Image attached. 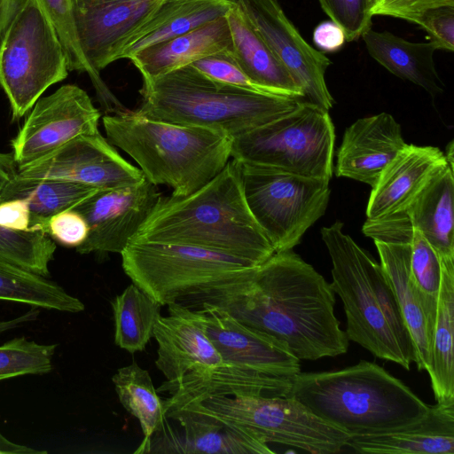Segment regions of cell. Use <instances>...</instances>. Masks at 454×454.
Instances as JSON below:
<instances>
[{
  "mask_svg": "<svg viewBox=\"0 0 454 454\" xmlns=\"http://www.w3.org/2000/svg\"><path fill=\"white\" fill-rule=\"evenodd\" d=\"M400 125L387 113L358 119L346 129L337 153L335 175L372 188L405 146Z\"/></svg>",
  "mask_w": 454,
  "mask_h": 454,
  "instance_id": "obj_20",
  "label": "cell"
},
{
  "mask_svg": "<svg viewBox=\"0 0 454 454\" xmlns=\"http://www.w3.org/2000/svg\"><path fill=\"white\" fill-rule=\"evenodd\" d=\"M231 0H162L148 19L123 43L116 60L194 30L226 15Z\"/></svg>",
  "mask_w": 454,
  "mask_h": 454,
  "instance_id": "obj_25",
  "label": "cell"
},
{
  "mask_svg": "<svg viewBox=\"0 0 454 454\" xmlns=\"http://www.w3.org/2000/svg\"><path fill=\"white\" fill-rule=\"evenodd\" d=\"M225 17L231 35L232 57L241 70L271 93L301 100V90L244 12L233 4Z\"/></svg>",
  "mask_w": 454,
  "mask_h": 454,
  "instance_id": "obj_26",
  "label": "cell"
},
{
  "mask_svg": "<svg viewBox=\"0 0 454 454\" xmlns=\"http://www.w3.org/2000/svg\"><path fill=\"white\" fill-rule=\"evenodd\" d=\"M46 450H35L8 440L0 431V454H45Z\"/></svg>",
  "mask_w": 454,
  "mask_h": 454,
  "instance_id": "obj_48",
  "label": "cell"
},
{
  "mask_svg": "<svg viewBox=\"0 0 454 454\" xmlns=\"http://www.w3.org/2000/svg\"><path fill=\"white\" fill-rule=\"evenodd\" d=\"M370 56L395 76L435 96L443 84L434 61L437 51L432 43H413L390 32L369 28L362 35Z\"/></svg>",
  "mask_w": 454,
  "mask_h": 454,
  "instance_id": "obj_27",
  "label": "cell"
},
{
  "mask_svg": "<svg viewBox=\"0 0 454 454\" xmlns=\"http://www.w3.org/2000/svg\"><path fill=\"white\" fill-rule=\"evenodd\" d=\"M335 222L321 229L331 257V286L343 303L345 331L374 356L409 370L415 362L412 340L397 300L380 265Z\"/></svg>",
  "mask_w": 454,
  "mask_h": 454,
  "instance_id": "obj_4",
  "label": "cell"
},
{
  "mask_svg": "<svg viewBox=\"0 0 454 454\" xmlns=\"http://www.w3.org/2000/svg\"><path fill=\"white\" fill-rule=\"evenodd\" d=\"M429 35L437 50L454 51V6H439L426 11L417 23Z\"/></svg>",
  "mask_w": 454,
  "mask_h": 454,
  "instance_id": "obj_42",
  "label": "cell"
},
{
  "mask_svg": "<svg viewBox=\"0 0 454 454\" xmlns=\"http://www.w3.org/2000/svg\"><path fill=\"white\" fill-rule=\"evenodd\" d=\"M67 54L41 0H20L0 40V86L13 120L68 74Z\"/></svg>",
  "mask_w": 454,
  "mask_h": 454,
  "instance_id": "obj_7",
  "label": "cell"
},
{
  "mask_svg": "<svg viewBox=\"0 0 454 454\" xmlns=\"http://www.w3.org/2000/svg\"><path fill=\"white\" fill-rule=\"evenodd\" d=\"M369 14L390 16L417 23L427 10L439 6H454V0H366Z\"/></svg>",
  "mask_w": 454,
  "mask_h": 454,
  "instance_id": "obj_41",
  "label": "cell"
},
{
  "mask_svg": "<svg viewBox=\"0 0 454 454\" xmlns=\"http://www.w3.org/2000/svg\"><path fill=\"white\" fill-rule=\"evenodd\" d=\"M302 92V101L329 111L334 100L325 75L332 64L303 39L278 0H231Z\"/></svg>",
  "mask_w": 454,
  "mask_h": 454,
  "instance_id": "obj_13",
  "label": "cell"
},
{
  "mask_svg": "<svg viewBox=\"0 0 454 454\" xmlns=\"http://www.w3.org/2000/svg\"><path fill=\"white\" fill-rule=\"evenodd\" d=\"M291 386V379L223 364L187 374L164 400L166 417L215 396H286Z\"/></svg>",
  "mask_w": 454,
  "mask_h": 454,
  "instance_id": "obj_22",
  "label": "cell"
},
{
  "mask_svg": "<svg viewBox=\"0 0 454 454\" xmlns=\"http://www.w3.org/2000/svg\"><path fill=\"white\" fill-rule=\"evenodd\" d=\"M454 176L447 165L435 175L405 210L440 259L454 258Z\"/></svg>",
  "mask_w": 454,
  "mask_h": 454,
  "instance_id": "obj_29",
  "label": "cell"
},
{
  "mask_svg": "<svg viewBox=\"0 0 454 454\" xmlns=\"http://www.w3.org/2000/svg\"><path fill=\"white\" fill-rule=\"evenodd\" d=\"M98 189L62 179H27L16 175L3 190L0 203L24 199L30 210L29 230L46 232L50 219L72 209ZM47 233V232H46Z\"/></svg>",
  "mask_w": 454,
  "mask_h": 454,
  "instance_id": "obj_31",
  "label": "cell"
},
{
  "mask_svg": "<svg viewBox=\"0 0 454 454\" xmlns=\"http://www.w3.org/2000/svg\"><path fill=\"white\" fill-rule=\"evenodd\" d=\"M330 20L345 32L347 42H352L372 27L366 0H317Z\"/></svg>",
  "mask_w": 454,
  "mask_h": 454,
  "instance_id": "obj_39",
  "label": "cell"
},
{
  "mask_svg": "<svg viewBox=\"0 0 454 454\" xmlns=\"http://www.w3.org/2000/svg\"><path fill=\"white\" fill-rule=\"evenodd\" d=\"M362 231L374 241L389 243H411L413 234L412 224L405 211L383 218L367 219Z\"/></svg>",
  "mask_w": 454,
  "mask_h": 454,
  "instance_id": "obj_44",
  "label": "cell"
},
{
  "mask_svg": "<svg viewBox=\"0 0 454 454\" xmlns=\"http://www.w3.org/2000/svg\"><path fill=\"white\" fill-rule=\"evenodd\" d=\"M411 276L422 302L428 338L435 319L441 262L434 248L414 228L411 241Z\"/></svg>",
  "mask_w": 454,
  "mask_h": 454,
  "instance_id": "obj_37",
  "label": "cell"
},
{
  "mask_svg": "<svg viewBox=\"0 0 454 454\" xmlns=\"http://www.w3.org/2000/svg\"><path fill=\"white\" fill-rule=\"evenodd\" d=\"M56 348L57 344H40L25 337L6 341L0 346V381L49 373Z\"/></svg>",
  "mask_w": 454,
  "mask_h": 454,
  "instance_id": "obj_38",
  "label": "cell"
},
{
  "mask_svg": "<svg viewBox=\"0 0 454 454\" xmlns=\"http://www.w3.org/2000/svg\"><path fill=\"white\" fill-rule=\"evenodd\" d=\"M46 232L62 246L76 248L87 239L89 226L80 213L67 209L50 219Z\"/></svg>",
  "mask_w": 454,
  "mask_h": 454,
  "instance_id": "obj_43",
  "label": "cell"
},
{
  "mask_svg": "<svg viewBox=\"0 0 454 454\" xmlns=\"http://www.w3.org/2000/svg\"><path fill=\"white\" fill-rule=\"evenodd\" d=\"M235 160L248 208L275 252L293 249L325 213L330 180Z\"/></svg>",
  "mask_w": 454,
  "mask_h": 454,
  "instance_id": "obj_11",
  "label": "cell"
},
{
  "mask_svg": "<svg viewBox=\"0 0 454 454\" xmlns=\"http://www.w3.org/2000/svg\"><path fill=\"white\" fill-rule=\"evenodd\" d=\"M178 302L191 309L218 306L285 343L299 360L337 356L349 346L334 314L331 284L293 249L275 252L245 274L200 288Z\"/></svg>",
  "mask_w": 454,
  "mask_h": 454,
  "instance_id": "obj_1",
  "label": "cell"
},
{
  "mask_svg": "<svg viewBox=\"0 0 454 454\" xmlns=\"http://www.w3.org/2000/svg\"><path fill=\"white\" fill-rule=\"evenodd\" d=\"M0 300L35 308L79 313L84 303L47 278L0 261Z\"/></svg>",
  "mask_w": 454,
  "mask_h": 454,
  "instance_id": "obj_34",
  "label": "cell"
},
{
  "mask_svg": "<svg viewBox=\"0 0 454 454\" xmlns=\"http://www.w3.org/2000/svg\"><path fill=\"white\" fill-rule=\"evenodd\" d=\"M162 0H74L78 41L98 72L116 61L123 43Z\"/></svg>",
  "mask_w": 454,
  "mask_h": 454,
  "instance_id": "obj_18",
  "label": "cell"
},
{
  "mask_svg": "<svg viewBox=\"0 0 454 454\" xmlns=\"http://www.w3.org/2000/svg\"><path fill=\"white\" fill-rule=\"evenodd\" d=\"M27 179H62L98 190L134 185L142 171L128 162L99 131L80 135L18 170Z\"/></svg>",
  "mask_w": 454,
  "mask_h": 454,
  "instance_id": "obj_14",
  "label": "cell"
},
{
  "mask_svg": "<svg viewBox=\"0 0 454 454\" xmlns=\"http://www.w3.org/2000/svg\"><path fill=\"white\" fill-rule=\"evenodd\" d=\"M313 42L322 51L335 52L343 47L347 38L344 30L330 20L319 23L314 28Z\"/></svg>",
  "mask_w": 454,
  "mask_h": 454,
  "instance_id": "obj_46",
  "label": "cell"
},
{
  "mask_svg": "<svg viewBox=\"0 0 454 454\" xmlns=\"http://www.w3.org/2000/svg\"><path fill=\"white\" fill-rule=\"evenodd\" d=\"M232 54V40L226 17H221L194 30L148 46L129 60L148 82L186 67L201 59Z\"/></svg>",
  "mask_w": 454,
  "mask_h": 454,
  "instance_id": "obj_24",
  "label": "cell"
},
{
  "mask_svg": "<svg viewBox=\"0 0 454 454\" xmlns=\"http://www.w3.org/2000/svg\"><path fill=\"white\" fill-rule=\"evenodd\" d=\"M182 410L197 411L226 425L248 430L266 443L284 444L312 454L338 453L349 438L287 395L215 396Z\"/></svg>",
  "mask_w": 454,
  "mask_h": 454,
  "instance_id": "obj_10",
  "label": "cell"
},
{
  "mask_svg": "<svg viewBox=\"0 0 454 454\" xmlns=\"http://www.w3.org/2000/svg\"><path fill=\"white\" fill-rule=\"evenodd\" d=\"M291 381L287 396L349 436L394 430L429 410L403 381L365 360L338 371L299 372Z\"/></svg>",
  "mask_w": 454,
  "mask_h": 454,
  "instance_id": "obj_3",
  "label": "cell"
},
{
  "mask_svg": "<svg viewBox=\"0 0 454 454\" xmlns=\"http://www.w3.org/2000/svg\"><path fill=\"white\" fill-rule=\"evenodd\" d=\"M191 66L214 81L254 92L275 95L250 79L238 66L231 53L212 55Z\"/></svg>",
  "mask_w": 454,
  "mask_h": 454,
  "instance_id": "obj_40",
  "label": "cell"
},
{
  "mask_svg": "<svg viewBox=\"0 0 454 454\" xmlns=\"http://www.w3.org/2000/svg\"><path fill=\"white\" fill-rule=\"evenodd\" d=\"M441 281L429 335V374L437 403L454 401V258L440 259Z\"/></svg>",
  "mask_w": 454,
  "mask_h": 454,
  "instance_id": "obj_30",
  "label": "cell"
},
{
  "mask_svg": "<svg viewBox=\"0 0 454 454\" xmlns=\"http://www.w3.org/2000/svg\"><path fill=\"white\" fill-rule=\"evenodd\" d=\"M199 308L223 364L287 379L301 372L300 360L285 343L243 325L218 306L202 303Z\"/></svg>",
  "mask_w": 454,
  "mask_h": 454,
  "instance_id": "obj_17",
  "label": "cell"
},
{
  "mask_svg": "<svg viewBox=\"0 0 454 454\" xmlns=\"http://www.w3.org/2000/svg\"><path fill=\"white\" fill-rule=\"evenodd\" d=\"M335 142L328 111L301 100L293 111L232 137L239 161L316 179L330 180Z\"/></svg>",
  "mask_w": 454,
  "mask_h": 454,
  "instance_id": "obj_8",
  "label": "cell"
},
{
  "mask_svg": "<svg viewBox=\"0 0 454 454\" xmlns=\"http://www.w3.org/2000/svg\"><path fill=\"white\" fill-rule=\"evenodd\" d=\"M449 163L437 147L405 145L381 172L372 188L367 219L374 220L403 212Z\"/></svg>",
  "mask_w": 454,
  "mask_h": 454,
  "instance_id": "obj_21",
  "label": "cell"
},
{
  "mask_svg": "<svg viewBox=\"0 0 454 454\" xmlns=\"http://www.w3.org/2000/svg\"><path fill=\"white\" fill-rule=\"evenodd\" d=\"M121 255L122 269L132 283L161 306L254 267L204 248L152 241L130 240Z\"/></svg>",
  "mask_w": 454,
  "mask_h": 454,
  "instance_id": "obj_9",
  "label": "cell"
},
{
  "mask_svg": "<svg viewBox=\"0 0 454 454\" xmlns=\"http://www.w3.org/2000/svg\"><path fill=\"white\" fill-rule=\"evenodd\" d=\"M18 174V166L12 153H0V196L7 185Z\"/></svg>",
  "mask_w": 454,
  "mask_h": 454,
  "instance_id": "obj_47",
  "label": "cell"
},
{
  "mask_svg": "<svg viewBox=\"0 0 454 454\" xmlns=\"http://www.w3.org/2000/svg\"><path fill=\"white\" fill-rule=\"evenodd\" d=\"M130 240L204 248L254 266L275 253L248 208L233 159L192 193L160 197Z\"/></svg>",
  "mask_w": 454,
  "mask_h": 454,
  "instance_id": "obj_2",
  "label": "cell"
},
{
  "mask_svg": "<svg viewBox=\"0 0 454 454\" xmlns=\"http://www.w3.org/2000/svg\"><path fill=\"white\" fill-rule=\"evenodd\" d=\"M160 197L157 185L145 177L134 185L98 190L72 208L89 226L88 237L76 251L121 254Z\"/></svg>",
  "mask_w": 454,
  "mask_h": 454,
  "instance_id": "obj_15",
  "label": "cell"
},
{
  "mask_svg": "<svg viewBox=\"0 0 454 454\" xmlns=\"http://www.w3.org/2000/svg\"><path fill=\"white\" fill-rule=\"evenodd\" d=\"M168 309V316H158L153 337L158 344L155 365L167 379L159 391L169 394L187 374L213 370L223 362L206 333L200 309L178 301Z\"/></svg>",
  "mask_w": 454,
  "mask_h": 454,
  "instance_id": "obj_16",
  "label": "cell"
},
{
  "mask_svg": "<svg viewBox=\"0 0 454 454\" xmlns=\"http://www.w3.org/2000/svg\"><path fill=\"white\" fill-rule=\"evenodd\" d=\"M380 265L397 300L402 316L412 340L415 364L419 371H427L429 347L427 318L419 292L411 276V243L374 241Z\"/></svg>",
  "mask_w": 454,
  "mask_h": 454,
  "instance_id": "obj_28",
  "label": "cell"
},
{
  "mask_svg": "<svg viewBox=\"0 0 454 454\" xmlns=\"http://www.w3.org/2000/svg\"><path fill=\"white\" fill-rule=\"evenodd\" d=\"M135 111L149 119L220 130L231 137L293 111L300 99L254 92L210 79L191 65L148 82Z\"/></svg>",
  "mask_w": 454,
  "mask_h": 454,
  "instance_id": "obj_6",
  "label": "cell"
},
{
  "mask_svg": "<svg viewBox=\"0 0 454 454\" xmlns=\"http://www.w3.org/2000/svg\"><path fill=\"white\" fill-rule=\"evenodd\" d=\"M168 418L177 420L181 432L165 424L151 437L148 453L165 454H272L274 451L252 432L224 424L193 410H181Z\"/></svg>",
  "mask_w": 454,
  "mask_h": 454,
  "instance_id": "obj_19",
  "label": "cell"
},
{
  "mask_svg": "<svg viewBox=\"0 0 454 454\" xmlns=\"http://www.w3.org/2000/svg\"><path fill=\"white\" fill-rule=\"evenodd\" d=\"M346 447L358 453L454 454V401L429 406L421 419L407 426L349 436Z\"/></svg>",
  "mask_w": 454,
  "mask_h": 454,
  "instance_id": "obj_23",
  "label": "cell"
},
{
  "mask_svg": "<svg viewBox=\"0 0 454 454\" xmlns=\"http://www.w3.org/2000/svg\"><path fill=\"white\" fill-rule=\"evenodd\" d=\"M107 140L129 155L146 180L184 196L201 188L231 160L232 137L205 127L157 121L123 110L103 116Z\"/></svg>",
  "mask_w": 454,
  "mask_h": 454,
  "instance_id": "obj_5",
  "label": "cell"
},
{
  "mask_svg": "<svg viewBox=\"0 0 454 454\" xmlns=\"http://www.w3.org/2000/svg\"><path fill=\"white\" fill-rule=\"evenodd\" d=\"M112 381L123 408L136 417L144 440L135 453H148L151 437L166 424L165 401L158 395L147 370L136 362L118 369Z\"/></svg>",
  "mask_w": 454,
  "mask_h": 454,
  "instance_id": "obj_33",
  "label": "cell"
},
{
  "mask_svg": "<svg viewBox=\"0 0 454 454\" xmlns=\"http://www.w3.org/2000/svg\"><path fill=\"white\" fill-rule=\"evenodd\" d=\"M111 305L115 345L131 354L144 351L153 335L161 305L133 283Z\"/></svg>",
  "mask_w": 454,
  "mask_h": 454,
  "instance_id": "obj_35",
  "label": "cell"
},
{
  "mask_svg": "<svg viewBox=\"0 0 454 454\" xmlns=\"http://www.w3.org/2000/svg\"><path fill=\"white\" fill-rule=\"evenodd\" d=\"M38 315L39 310L37 308L33 307L29 311L16 318L6 321H0V334L5 331L19 327L24 323L35 320Z\"/></svg>",
  "mask_w": 454,
  "mask_h": 454,
  "instance_id": "obj_49",
  "label": "cell"
},
{
  "mask_svg": "<svg viewBox=\"0 0 454 454\" xmlns=\"http://www.w3.org/2000/svg\"><path fill=\"white\" fill-rule=\"evenodd\" d=\"M30 110L11 142L18 170L80 135L98 131L99 110L88 93L74 84L40 98Z\"/></svg>",
  "mask_w": 454,
  "mask_h": 454,
  "instance_id": "obj_12",
  "label": "cell"
},
{
  "mask_svg": "<svg viewBox=\"0 0 454 454\" xmlns=\"http://www.w3.org/2000/svg\"><path fill=\"white\" fill-rule=\"evenodd\" d=\"M57 246L42 230H12L0 225V261L48 278Z\"/></svg>",
  "mask_w": 454,
  "mask_h": 454,
  "instance_id": "obj_36",
  "label": "cell"
},
{
  "mask_svg": "<svg viewBox=\"0 0 454 454\" xmlns=\"http://www.w3.org/2000/svg\"><path fill=\"white\" fill-rule=\"evenodd\" d=\"M20 0H0V29ZM54 25L67 54L69 71L86 73L102 107L109 114L126 108L114 95L100 73L92 67L80 46L74 20V0H41Z\"/></svg>",
  "mask_w": 454,
  "mask_h": 454,
  "instance_id": "obj_32",
  "label": "cell"
},
{
  "mask_svg": "<svg viewBox=\"0 0 454 454\" xmlns=\"http://www.w3.org/2000/svg\"><path fill=\"white\" fill-rule=\"evenodd\" d=\"M0 225L18 231L29 230L30 210L27 200L12 199L1 202Z\"/></svg>",
  "mask_w": 454,
  "mask_h": 454,
  "instance_id": "obj_45",
  "label": "cell"
}]
</instances>
